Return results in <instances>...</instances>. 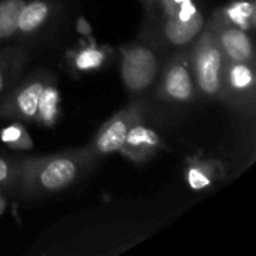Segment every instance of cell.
I'll return each mask as SVG.
<instances>
[{
	"label": "cell",
	"mask_w": 256,
	"mask_h": 256,
	"mask_svg": "<svg viewBox=\"0 0 256 256\" xmlns=\"http://www.w3.org/2000/svg\"><path fill=\"white\" fill-rule=\"evenodd\" d=\"M92 158L81 150L24 159L15 192L24 198H40L58 194L80 180L90 165Z\"/></svg>",
	"instance_id": "cell-1"
},
{
	"label": "cell",
	"mask_w": 256,
	"mask_h": 256,
	"mask_svg": "<svg viewBox=\"0 0 256 256\" xmlns=\"http://www.w3.org/2000/svg\"><path fill=\"white\" fill-rule=\"evenodd\" d=\"M148 28L144 36L160 48L183 50L207 27V20L195 0H154L146 14Z\"/></svg>",
	"instance_id": "cell-2"
},
{
	"label": "cell",
	"mask_w": 256,
	"mask_h": 256,
	"mask_svg": "<svg viewBox=\"0 0 256 256\" xmlns=\"http://www.w3.org/2000/svg\"><path fill=\"white\" fill-rule=\"evenodd\" d=\"M160 46L147 36L122 48L120 75L123 86L132 94L148 92L159 78L162 69Z\"/></svg>",
	"instance_id": "cell-3"
},
{
	"label": "cell",
	"mask_w": 256,
	"mask_h": 256,
	"mask_svg": "<svg viewBox=\"0 0 256 256\" xmlns=\"http://www.w3.org/2000/svg\"><path fill=\"white\" fill-rule=\"evenodd\" d=\"M189 60L198 93L208 99H218L226 60L214 33L208 27L190 44Z\"/></svg>",
	"instance_id": "cell-4"
},
{
	"label": "cell",
	"mask_w": 256,
	"mask_h": 256,
	"mask_svg": "<svg viewBox=\"0 0 256 256\" xmlns=\"http://www.w3.org/2000/svg\"><path fill=\"white\" fill-rule=\"evenodd\" d=\"M52 81V75L46 70H34L20 80L0 98V116L26 123L39 122L40 105Z\"/></svg>",
	"instance_id": "cell-5"
},
{
	"label": "cell",
	"mask_w": 256,
	"mask_h": 256,
	"mask_svg": "<svg viewBox=\"0 0 256 256\" xmlns=\"http://www.w3.org/2000/svg\"><path fill=\"white\" fill-rule=\"evenodd\" d=\"M156 94L164 102L178 105L192 104L195 100L198 90L190 69L189 46L177 50L164 62L156 84Z\"/></svg>",
	"instance_id": "cell-6"
},
{
	"label": "cell",
	"mask_w": 256,
	"mask_h": 256,
	"mask_svg": "<svg viewBox=\"0 0 256 256\" xmlns=\"http://www.w3.org/2000/svg\"><path fill=\"white\" fill-rule=\"evenodd\" d=\"M144 104L141 100L130 102L126 108L120 110L110 120H106L98 130L93 141L84 152L96 162L99 158L120 152L129 129L140 120H144Z\"/></svg>",
	"instance_id": "cell-7"
},
{
	"label": "cell",
	"mask_w": 256,
	"mask_h": 256,
	"mask_svg": "<svg viewBox=\"0 0 256 256\" xmlns=\"http://www.w3.org/2000/svg\"><path fill=\"white\" fill-rule=\"evenodd\" d=\"M255 94V63L226 62L218 99L238 110H246L248 106L254 108Z\"/></svg>",
	"instance_id": "cell-8"
},
{
	"label": "cell",
	"mask_w": 256,
	"mask_h": 256,
	"mask_svg": "<svg viewBox=\"0 0 256 256\" xmlns=\"http://www.w3.org/2000/svg\"><path fill=\"white\" fill-rule=\"evenodd\" d=\"M207 27L214 33L226 62L255 63V46L249 32L224 21L216 14Z\"/></svg>",
	"instance_id": "cell-9"
},
{
	"label": "cell",
	"mask_w": 256,
	"mask_h": 256,
	"mask_svg": "<svg viewBox=\"0 0 256 256\" xmlns=\"http://www.w3.org/2000/svg\"><path fill=\"white\" fill-rule=\"evenodd\" d=\"M160 146V135L147 126L144 120H140L129 129L120 153L135 164H142L150 160L159 152Z\"/></svg>",
	"instance_id": "cell-10"
},
{
	"label": "cell",
	"mask_w": 256,
	"mask_h": 256,
	"mask_svg": "<svg viewBox=\"0 0 256 256\" xmlns=\"http://www.w3.org/2000/svg\"><path fill=\"white\" fill-rule=\"evenodd\" d=\"M56 8L54 0H27L16 20L18 36L28 38L38 34L52 20Z\"/></svg>",
	"instance_id": "cell-11"
},
{
	"label": "cell",
	"mask_w": 256,
	"mask_h": 256,
	"mask_svg": "<svg viewBox=\"0 0 256 256\" xmlns=\"http://www.w3.org/2000/svg\"><path fill=\"white\" fill-rule=\"evenodd\" d=\"M28 62V52L20 46L0 50V98H3L21 78Z\"/></svg>",
	"instance_id": "cell-12"
},
{
	"label": "cell",
	"mask_w": 256,
	"mask_h": 256,
	"mask_svg": "<svg viewBox=\"0 0 256 256\" xmlns=\"http://www.w3.org/2000/svg\"><path fill=\"white\" fill-rule=\"evenodd\" d=\"M222 166L216 160L196 159L190 162L186 168V182L194 190H204L213 186L216 178H219Z\"/></svg>",
	"instance_id": "cell-13"
},
{
	"label": "cell",
	"mask_w": 256,
	"mask_h": 256,
	"mask_svg": "<svg viewBox=\"0 0 256 256\" xmlns=\"http://www.w3.org/2000/svg\"><path fill=\"white\" fill-rule=\"evenodd\" d=\"M224 21L240 27L246 32H254L255 28V2L254 0H234L228 6L216 12Z\"/></svg>",
	"instance_id": "cell-14"
},
{
	"label": "cell",
	"mask_w": 256,
	"mask_h": 256,
	"mask_svg": "<svg viewBox=\"0 0 256 256\" xmlns=\"http://www.w3.org/2000/svg\"><path fill=\"white\" fill-rule=\"evenodd\" d=\"M27 0H0V42L18 38L16 20Z\"/></svg>",
	"instance_id": "cell-15"
},
{
	"label": "cell",
	"mask_w": 256,
	"mask_h": 256,
	"mask_svg": "<svg viewBox=\"0 0 256 256\" xmlns=\"http://www.w3.org/2000/svg\"><path fill=\"white\" fill-rule=\"evenodd\" d=\"M108 52L102 48H98L94 45H87L78 51H75L70 57V66L75 72L84 74L90 70L100 69L106 62Z\"/></svg>",
	"instance_id": "cell-16"
},
{
	"label": "cell",
	"mask_w": 256,
	"mask_h": 256,
	"mask_svg": "<svg viewBox=\"0 0 256 256\" xmlns=\"http://www.w3.org/2000/svg\"><path fill=\"white\" fill-rule=\"evenodd\" d=\"M2 140L8 147L16 148V150H28L33 147L30 135L27 134V130L24 129V126L20 122L12 123L10 126L3 129L2 130Z\"/></svg>",
	"instance_id": "cell-17"
},
{
	"label": "cell",
	"mask_w": 256,
	"mask_h": 256,
	"mask_svg": "<svg viewBox=\"0 0 256 256\" xmlns=\"http://www.w3.org/2000/svg\"><path fill=\"white\" fill-rule=\"evenodd\" d=\"M24 159H9L0 156V190L15 189L21 174Z\"/></svg>",
	"instance_id": "cell-18"
},
{
	"label": "cell",
	"mask_w": 256,
	"mask_h": 256,
	"mask_svg": "<svg viewBox=\"0 0 256 256\" xmlns=\"http://www.w3.org/2000/svg\"><path fill=\"white\" fill-rule=\"evenodd\" d=\"M140 2H141V4H142V8H144L146 14L152 9V6H153V3H154V0H140Z\"/></svg>",
	"instance_id": "cell-19"
},
{
	"label": "cell",
	"mask_w": 256,
	"mask_h": 256,
	"mask_svg": "<svg viewBox=\"0 0 256 256\" xmlns=\"http://www.w3.org/2000/svg\"><path fill=\"white\" fill-rule=\"evenodd\" d=\"M4 207H6V200H4L3 195H0V214L4 212Z\"/></svg>",
	"instance_id": "cell-20"
}]
</instances>
